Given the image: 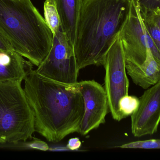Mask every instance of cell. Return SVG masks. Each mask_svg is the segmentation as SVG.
Wrapping results in <instances>:
<instances>
[{"label": "cell", "instance_id": "obj_12", "mask_svg": "<svg viewBox=\"0 0 160 160\" xmlns=\"http://www.w3.org/2000/svg\"><path fill=\"white\" fill-rule=\"evenodd\" d=\"M60 16L61 29L74 47L77 24L83 0H54Z\"/></svg>", "mask_w": 160, "mask_h": 160}, {"label": "cell", "instance_id": "obj_16", "mask_svg": "<svg viewBox=\"0 0 160 160\" xmlns=\"http://www.w3.org/2000/svg\"><path fill=\"white\" fill-rule=\"evenodd\" d=\"M117 147L128 149H160V139L138 141L131 142Z\"/></svg>", "mask_w": 160, "mask_h": 160}, {"label": "cell", "instance_id": "obj_10", "mask_svg": "<svg viewBox=\"0 0 160 160\" xmlns=\"http://www.w3.org/2000/svg\"><path fill=\"white\" fill-rule=\"evenodd\" d=\"M32 65L14 50H0V82H22Z\"/></svg>", "mask_w": 160, "mask_h": 160}, {"label": "cell", "instance_id": "obj_8", "mask_svg": "<svg viewBox=\"0 0 160 160\" xmlns=\"http://www.w3.org/2000/svg\"><path fill=\"white\" fill-rule=\"evenodd\" d=\"M84 102L85 112L78 133L86 135L105 122L109 110L104 87L95 80L82 81L75 84Z\"/></svg>", "mask_w": 160, "mask_h": 160}, {"label": "cell", "instance_id": "obj_13", "mask_svg": "<svg viewBox=\"0 0 160 160\" xmlns=\"http://www.w3.org/2000/svg\"><path fill=\"white\" fill-rule=\"evenodd\" d=\"M44 11L45 21L54 35L61 30V25L60 16L54 0L45 1Z\"/></svg>", "mask_w": 160, "mask_h": 160}, {"label": "cell", "instance_id": "obj_18", "mask_svg": "<svg viewBox=\"0 0 160 160\" xmlns=\"http://www.w3.org/2000/svg\"><path fill=\"white\" fill-rule=\"evenodd\" d=\"M24 146L28 148L41 151H46L49 149V147L47 143L36 138H34L32 142L25 143Z\"/></svg>", "mask_w": 160, "mask_h": 160}, {"label": "cell", "instance_id": "obj_9", "mask_svg": "<svg viewBox=\"0 0 160 160\" xmlns=\"http://www.w3.org/2000/svg\"><path fill=\"white\" fill-rule=\"evenodd\" d=\"M139 99L138 109L131 116L132 133L137 137L153 135L160 123V81L146 89Z\"/></svg>", "mask_w": 160, "mask_h": 160}, {"label": "cell", "instance_id": "obj_17", "mask_svg": "<svg viewBox=\"0 0 160 160\" xmlns=\"http://www.w3.org/2000/svg\"><path fill=\"white\" fill-rule=\"evenodd\" d=\"M141 10H152L160 8V0H134Z\"/></svg>", "mask_w": 160, "mask_h": 160}, {"label": "cell", "instance_id": "obj_1", "mask_svg": "<svg viewBox=\"0 0 160 160\" xmlns=\"http://www.w3.org/2000/svg\"><path fill=\"white\" fill-rule=\"evenodd\" d=\"M24 81L23 89L33 112L35 132L54 143L79 132L84 102L75 84L51 80L32 69Z\"/></svg>", "mask_w": 160, "mask_h": 160}, {"label": "cell", "instance_id": "obj_6", "mask_svg": "<svg viewBox=\"0 0 160 160\" xmlns=\"http://www.w3.org/2000/svg\"><path fill=\"white\" fill-rule=\"evenodd\" d=\"M102 65L105 70L104 88L109 110L113 118L120 121L124 118L119 111V101L121 98L128 95L129 87L120 34L105 54Z\"/></svg>", "mask_w": 160, "mask_h": 160}, {"label": "cell", "instance_id": "obj_20", "mask_svg": "<svg viewBox=\"0 0 160 160\" xmlns=\"http://www.w3.org/2000/svg\"><path fill=\"white\" fill-rule=\"evenodd\" d=\"M81 142L78 138H72L69 139L67 145V148L68 150H77L79 149L81 147Z\"/></svg>", "mask_w": 160, "mask_h": 160}, {"label": "cell", "instance_id": "obj_19", "mask_svg": "<svg viewBox=\"0 0 160 160\" xmlns=\"http://www.w3.org/2000/svg\"><path fill=\"white\" fill-rule=\"evenodd\" d=\"M141 10L145 11L148 14V15L152 18V19L157 23L160 31V8H158L152 10Z\"/></svg>", "mask_w": 160, "mask_h": 160}, {"label": "cell", "instance_id": "obj_5", "mask_svg": "<svg viewBox=\"0 0 160 160\" xmlns=\"http://www.w3.org/2000/svg\"><path fill=\"white\" fill-rule=\"evenodd\" d=\"M126 68L142 65L150 49L160 63V53L148 32L141 16L139 5L132 0L129 13L120 33Z\"/></svg>", "mask_w": 160, "mask_h": 160}, {"label": "cell", "instance_id": "obj_7", "mask_svg": "<svg viewBox=\"0 0 160 160\" xmlns=\"http://www.w3.org/2000/svg\"><path fill=\"white\" fill-rule=\"evenodd\" d=\"M79 70L74 47L61 29L54 35L49 53L35 71L60 82L75 84Z\"/></svg>", "mask_w": 160, "mask_h": 160}, {"label": "cell", "instance_id": "obj_2", "mask_svg": "<svg viewBox=\"0 0 160 160\" xmlns=\"http://www.w3.org/2000/svg\"><path fill=\"white\" fill-rule=\"evenodd\" d=\"M132 0H83L74 49L79 69L102 65L127 20Z\"/></svg>", "mask_w": 160, "mask_h": 160}, {"label": "cell", "instance_id": "obj_21", "mask_svg": "<svg viewBox=\"0 0 160 160\" xmlns=\"http://www.w3.org/2000/svg\"><path fill=\"white\" fill-rule=\"evenodd\" d=\"M0 50H14L11 45L1 34H0Z\"/></svg>", "mask_w": 160, "mask_h": 160}, {"label": "cell", "instance_id": "obj_14", "mask_svg": "<svg viewBox=\"0 0 160 160\" xmlns=\"http://www.w3.org/2000/svg\"><path fill=\"white\" fill-rule=\"evenodd\" d=\"M139 103V98L135 96L128 95L121 98L118 106L123 118H127L133 114L138 109Z\"/></svg>", "mask_w": 160, "mask_h": 160}, {"label": "cell", "instance_id": "obj_3", "mask_svg": "<svg viewBox=\"0 0 160 160\" xmlns=\"http://www.w3.org/2000/svg\"><path fill=\"white\" fill-rule=\"evenodd\" d=\"M0 34L37 67L49 53L54 37L31 0H0Z\"/></svg>", "mask_w": 160, "mask_h": 160}, {"label": "cell", "instance_id": "obj_11", "mask_svg": "<svg viewBox=\"0 0 160 160\" xmlns=\"http://www.w3.org/2000/svg\"><path fill=\"white\" fill-rule=\"evenodd\" d=\"M133 82L147 89L160 81V63L153 56L150 49L147 50L144 62L140 65L126 68Z\"/></svg>", "mask_w": 160, "mask_h": 160}, {"label": "cell", "instance_id": "obj_15", "mask_svg": "<svg viewBox=\"0 0 160 160\" xmlns=\"http://www.w3.org/2000/svg\"><path fill=\"white\" fill-rule=\"evenodd\" d=\"M145 26L160 53V31L157 23L145 11L140 10Z\"/></svg>", "mask_w": 160, "mask_h": 160}, {"label": "cell", "instance_id": "obj_4", "mask_svg": "<svg viewBox=\"0 0 160 160\" xmlns=\"http://www.w3.org/2000/svg\"><path fill=\"white\" fill-rule=\"evenodd\" d=\"M22 82H0V143L18 144L32 138L34 116Z\"/></svg>", "mask_w": 160, "mask_h": 160}]
</instances>
